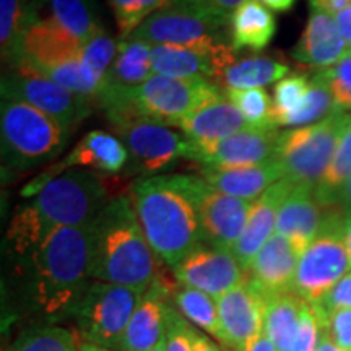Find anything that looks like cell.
Listing matches in <instances>:
<instances>
[{
	"label": "cell",
	"mask_w": 351,
	"mask_h": 351,
	"mask_svg": "<svg viewBox=\"0 0 351 351\" xmlns=\"http://www.w3.org/2000/svg\"><path fill=\"white\" fill-rule=\"evenodd\" d=\"M293 189H295V184L288 179H282V181L274 184L269 191L263 192L257 200L252 202V208L249 213L247 223H245L243 236L232 249V254L245 271L249 270L257 252L276 232L278 212Z\"/></svg>",
	"instance_id": "obj_23"
},
{
	"label": "cell",
	"mask_w": 351,
	"mask_h": 351,
	"mask_svg": "<svg viewBox=\"0 0 351 351\" xmlns=\"http://www.w3.org/2000/svg\"><path fill=\"white\" fill-rule=\"evenodd\" d=\"M130 38L140 39L152 46L171 44L204 51H219L231 46V21L210 15L181 0H173L168 7L148 16Z\"/></svg>",
	"instance_id": "obj_9"
},
{
	"label": "cell",
	"mask_w": 351,
	"mask_h": 351,
	"mask_svg": "<svg viewBox=\"0 0 351 351\" xmlns=\"http://www.w3.org/2000/svg\"><path fill=\"white\" fill-rule=\"evenodd\" d=\"M152 47V44L140 39H121L116 59L96 96V103L106 114L111 125L124 119L132 95L153 75Z\"/></svg>",
	"instance_id": "obj_14"
},
{
	"label": "cell",
	"mask_w": 351,
	"mask_h": 351,
	"mask_svg": "<svg viewBox=\"0 0 351 351\" xmlns=\"http://www.w3.org/2000/svg\"><path fill=\"white\" fill-rule=\"evenodd\" d=\"M343 221L345 218L341 219L339 215H327L319 234L300 258L293 293L309 304L322 301L337 282L351 270Z\"/></svg>",
	"instance_id": "obj_11"
},
{
	"label": "cell",
	"mask_w": 351,
	"mask_h": 351,
	"mask_svg": "<svg viewBox=\"0 0 351 351\" xmlns=\"http://www.w3.org/2000/svg\"><path fill=\"white\" fill-rule=\"evenodd\" d=\"M129 163V152L117 135L104 130H91L78 142L72 152L46 173L38 176L39 181H47L67 169H93L104 174L119 173Z\"/></svg>",
	"instance_id": "obj_21"
},
{
	"label": "cell",
	"mask_w": 351,
	"mask_h": 351,
	"mask_svg": "<svg viewBox=\"0 0 351 351\" xmlns=\"http://www.w3.org/2000/svg\"><path fill=\"white\" fill-rule=\"evenodd\" d=\"M314 307L315 314L320 320L328 322V315L337 309H351V271H348L343 278L337 282L326 298L317 304H311Z\"/></svg>",
	"instance_id": "obj_43"
},
{
	"label": "cell",
	"mask_w": 351,
	"mask_h": 351,
	"mask_svg": "<svg viewBox=\"0 0 351 351\" xmlns=\"http://www.w3.org/2000/svg\"><path fill=\"white\" fill-rule=\"evenodd\" d=\"M191 326L178 313L166 307V351H194Z\"/></svg>",
	"instance_id": "obj_44"
},
{
	"label": "cell",
	"mask_w": 351,
	"mask_h": 351,
	"mask_svg": "<svg viewBox=\"0 0 351 351\" xmlns=\"http://www.w3.org/2000/svg\"><path fill=\"white\" fill-rule=\"evenodd\" d=\"M200 176L223 194L254 202L285 179V171L275 158L269 163L243 168H200Z\"/></svg>",
	"instance_id": "obj_25"
},
{
	"label": "cell",
	"mask_w": 351,
	"mask_h": 351,
	"mask_svg": "<svg viewBox=\"0 0 351 351\" xmlns=\"http://www.w3.org/2000/svg\"><path fill=\"white\" fill-rule=\"evenodd\" d=\"M7 65L8 69L3 72L0 88L2 98L28 103L72 130L90 116L93 104L91 99L60 86L21 57H16Z\"/></svg>",
	"instance_id": "obj_12"
},
{
	"label": "cell",
	"mask_w": 351,
	"mask_h": 351,
	"mask_svg": "<svg viewBox=\"0 0 351 351\" xmlns=\"http://www.w3.org/2000/svg\"><path fill=\"white\" fill-rule=\"evenodd\" d=\"M351 176V117L346 122L343 134H341L339 147L332 158L328 169L315 186V197L322 207H332L340 202L341 191L345 182Z\"/></svg>",
	"instance_id": "obj_33"
},
{
	"label": "cell",
	"mask_w": 351,
	"mask_h": 351,
	"mask_svg": "<svg viewBox=\"0 0 351 351\" xmlns=\"http://www.w3.org/2000/svg\"><path fill=\"white\" fill-rule=\"evenodd\" d=\"M311 5L337 16L340 12H343L345 8L351 5V0H311Z\"/></svg>",
	"instance_id": "obj_47"
},
{
	"label": "cell",
	"mask_w": 351,
	"mask_h": 351,
	"mask_svg": "<svg viewBox=\"0 0 351 351\" xmlns=\"http://www.w3.org/2000/svg\"><path fill=\"white\" fill-rule=\"evenodd\" d=\"M289 67L271 57H247L231 64L217 85L226 86L228 90H251L262 88L270 83L280 82L288 75Z\"/></svg>",
	"instance_id": "obj_31"
},
{
	"label": "cell",
	"mask_w": 351,
	"mask_h": 351,
	"mask_svg": "<svg viewBox=\"0 0 351 351\" xmlns=\"http://www.w3.org/2000/svg\"><path fill=\"white\" fill-rule=\"evenodd\" d=\"M320 328H322V327H320ZM317 351H345V350H341L340 346H337L335 343H333V340L330 339V335H328L327 332L320 330Z\"/></svg>",
	"instance_id": "obj_52"
},
{
	"label": "cell",
	"mask_w": 351,
	"mask_h": 351,
	"mask_svg": "<svg viewBox=\"0 0 351 351\" xmlns=\"http://www.w3.org/2000/svg\"><path fill=\"white\" fill-rule=\"evenodd\" d=\"M258 2L263 3L269 10L274 12H288L291 10L293 5H295L296 0H258Z\"/></svg>",
	"instance_id": "obj_51"
},
{
	"label": "cell",
	"mask_w": 351,
	"mask_h": 351,
	"mask_svg": "<svg viewBox=\"0 0 351 351\" xmlns=\"http://www.w3.org/2000/svg\"><path fill=\"white\" fill-rule=\"evenodd\" d=\"M304 304L306 301L291 291L280 293L265 300L263 330L267 332L278 351H287L291 346L300 330Z\"/></svg>",
	"instance_id": "obj_30"
},
{
	"label": "cell",
	"mask_w": 351,
	"mask_h": 351,
	"mask_svg": "<svg viewBox=\"0 0 351 351\" xmlns=\"http://www.w3.org/2000/svg\"><path fill=\"white\" fill-rule=\"evenodd\" d=\"M217 301L221 327L219 343L236 351H245L263 328L265 296L245 280Z\"/></svg>",
	"instance_id": "obj_18"
},
{
	"label": "cell",
	"mask_w": 351,
	"mask_h": 351,
	"mask_svg": "<svg viewBox=\"0 0 351 351\" xmlns=\"http://www.w3.org/2000/svg\"><path fill=\"white\" fill-rule=\"evenodd\" d=\"M36 13L34 0H0V47L3 62L19 57L21 39Z\"/></svg>",
	"instance_id": "obj_32"
},
{
	"label": "cell",
	"mask_w": 351,
	"mask_h": 351,
	"mask_svg": "<svg viewBox=\"0 0 351 351\" xmlns=\"http://www.w3.org/2000/svg\"><path fill=\"white\" fill-rule=\"evenodd\" d=\"M309 85L311 80L304 73H293L276 82L274 93V119L276 127H282L288 117L304 106Z\"/></svg>",
	"instance_id": "obj_39"
},
{
	"label": "cell",
	"mask_w": 351,
	"mask_h": 351,
	"mask_svg": "<svg viewBox=\"0 0 351 351\" xmlns=\"http://www.w3.org/2000/svg\"><path fill=\"white\" fill-rule=\"evenodd\" d=\"M276 21L271 10L258 0H247L231 16V46L241 51L261 52L271 43Z\"/></svg>",
	"instance_id": "obj_29"
},
{
	"label": "cell",
	"mask_w": 351,
	"mask_h": 351,
	"mask_svg": "<svg viewBox=\"0 0 351 351\" xmlns=\"http://www.w3.org/2000/svg\"><path fill=\"white\" fill-rule=\"evenodd\" d=\"M350 54L335 16L311 5L302 36L293 49V59L314 69H330Z\"/></svg>",
	"instance_id": "obj_22"
},
{
	"label": "cell",
	"mask_w": 351,
	"mask_h": 351,
	"mask_svg": "<svg viewBox=\"0 0 351 351\" xmlns=\"http://www.w3.org/2000/svg\"><path fill=\"white\" fill-rule=\"evenodd\" d=\"M301 256L300 247L275 232L254 257L247 270V282H251L265 300L280 293L293 291Z\"/></svg>",
	"instance_id": "obj_20"
},
{
	"label": "cell",
	"mask_w": 351,
	"mask_h": 351,
	"mask_svg": "<svg viewBox=\"0 0 351 351\" xmlns=\"http://www.w3.org/2000/svg\"><path fill=\"white\" fill-rule=\"evenodd\" d=\"M119 43L121 41L109 36L108 33H103L82 46L80 60L83 70H85L88 82L95 88L96 96L99 93L108 70L111 69L114 59H116Z\"/></svg>",
	"instance_id": "obj_36"
},
{
	"label": "cell",
	"mask_w": 351,
	"mask_h": 351,
	"mask_svg": "<svg viewBox=\"0 0 351 351\" xmlns=\"http://www.w3.org/2000/svg\"><path fill=\"white\" fill-rule=\"evenodd\" d=\"M174 301L184 317L219 341L221 327H219L218 301L215 298L200 289L184 287L181 291L174 293Z\"/></svg>",
	"instance_id": "obj_34"
},
{
	"label": "cell",
	"mask_w": 351,
	"mask_h": 351,
	"mask_svg": "<svg viewBox=\"0 0 351 351\" xmlns=\"http://www.w3.org/2000/svg\"><path fill=\"white\" fill-rule=\"evenodd\" d=\"M251 208L252 202L223 194L200 176L197 189V212L204 243L232 251L243 236Z\"/></svg>",
	"instance_id": "obj_16"
},
{
	"label": "cell",
	"mask_w": 351,
	"mask_h": 351,
	"mask_svg": "<svg viewBox=\"0 0 351 351\" xmlns=\"http://www.w3.org/2000/svg\"><path fill=\"white\" fill-rule=\"evenodd\" d=\"M189 5L200 8V10L210 13V15L218 16V19L231 21L232 13L243 5L247 0H181Z\"/></svg>",
	"instance_id": "obj_46"
},
{
	"label": "cell",
	"mask_w": 351,
	"mask_h": 351,
	"mask_svg": "<svg viewBox=\"0 0 351 351\" xmlns=\"http://www.w3.org/2000/svg\"><path fill=\"white\" fill-rule=\"evenodd\" d=\"M320 330L322 328H320L317 314H315L314 307L306 301L302 307L300 330L287 351H317Z\"/></svg>",
	"instance_id": "obj_42"
},
{
	"label": "cell",
	"mask_w": 351,
	"mask_h": 351,
	"mask_svg": "<svg viewBox=\"0 0 351 351\" xmlns=\"http://www.w3.org/2000/svg\"><path fill=\"white\" fill-rule=\"evenodd\" d=\"M116 19L121 39H129L132 33L153 13L168 7L173 0H109Z\"/></svg>",
	"instance_id": "obj_40"
},
{
	"label": "cell",
	"mask_w": 351,
	"mask_h": 351,
	"mask_svg": "<svg viewBox=\"0 0 351 351\" xmlns=\"http://www.w3.org/2000/svg\"><path fill=\"white\" fill-rule=\"evenodd\" d=\"M191 340L192 346H194V351H223L219 346L208 339V337H204L200 332H197L195 328L191 327Z\"/></svg>",
	"instance_id": "obj_49"
},
{
	"label": "cell",
	"mask_w": 351,
	"mask_h": 351,
	"mask_svg": "<svg viewBox=\"0 0 351 351\" xmlns=\"http://www.w3.org/2000/svg\"><path fill=\"white\" fill-rule=\"evenodd\" d=\"M350 117L346 111H337L317 124L282 132L275 158L282 165L285 179L295 186H317L332 163Z\"/></svg>",
	"instance_id": "obj_7"
},
{
	"label": "cell",
	"mask_w": 351,
	"mask_h": 351,
	"mask_svg": "<svg viewBox=\"0 0 351 351\" xmlns=\"http://www.w3.org/2000/svg\"><path fill=\"white\" fill-rule=\"evenodd\" d=\"M199 184L200 176L160 174L140 178L132 186L130 199L145 238L171 269L204 241L197 212Z\"/></svg>",
	"instance_id": "obj_2"
},
{
	"label": "cell",
	"mask_w": 351,
	"mask_h": 351,
	"mask_svg": "<svg viewBox=\"0 0 351 351\" xmlns=\"http://www.w3.org/2000/svg\"><path fill=\"white\" fill-rule=\"evenodd\" d=\"M25 256L33 295L43 309L73 311L91 280V225L57 228Z\"/></svg>",
	"instance_id": "obj_4"
},
{
	"label": "cell",
	"mask_w": 351,
	"mask_h": 351,
	"mask_svg": "<svg viewBox=\"0 0 351 351\" xmlns=\"http://www.w3.org/2000/svg\"><path fill=\"white\" fill-rule=\"evenodd\" d=\"M2 161L20 171L56 160L69 145L72 129L28 103L2 98Z\"/></svg>",
	"instance_id": "obj_5"
},
{
	"label": "cell",
	"mask_w": 351,
	"mask_h": 351,
	"mask_svg": "<svg viewBox=\"0 0 351 351\" xmlns=\"http://www.w3.org/2000/svg\"><path fill=\"white\" fill-rule=\"evenodd\" d=\"M340 202H343L345 207H348L351 210V176L348 178V181L345 182L343 191H341Z\"/></svg>",
	"instance_id": "obj_54"
},
{
	"label": "cell",
	"mask_w": 351,
	"mask_h": 351,
	"mask_svg": "<svg viewBox=\"0 0 351 351\" xmlns=\"http://www.w3.org/2000/svg\"><path fill=\"white\" fill-rule=\"evenodd\" d=\"M91 280L147 293L158 276V257L148 244L134 202L119 195L91 223Z\"/></svg>",
	"instance_id": "obj_3"
},
{
	"label": "cell",
	"mask_w": 351,
	"mask_h": 351,
	"mask_svg": "<svg viewBox=\"0 0 351 351\" xmlns=\"http://www.w3.org/2000/svg\"><path fill=\"white\" fill-rule=\"evenodd\" d=\"M166 337V306L148 289L122 335L119 351H150Z\"/></svg>",
	"instance_id": "obj_28"
},
{
	"label": "cell",
	"mask_w": 351,
	"mask_h": 351,
	"mask_svg": "<svg viewBox=\"0 0 351 351\" xmlns=\"http://www.w3.org/2000/svg\"><path fill=\"white\" fill-rule=\"evenodd\" d=\"M278 129H247L213 143L192 142L191 161L200 168H243L275 160L280 140Z\"/></svg>",
	"instance_id": "obj_15"
},
{
	"label": "cell",
	"mask_w": 351,
	"mask_h": 351,
	"mask_svg": "<svg viewBox=\"0 0 351 351\" xmlns=\"http://www.w3.org/2000/svg\"><path fill=\"white\" fill-rule=\"evenodd\" d=\"M226 98L238 108L252 129H278L274 119V101L263 88L228 90Z\"/></svg>",
	"instance_id": "obj_37"
},
{
	"label": "cell",
	"mask_w": 351,
	"mask_h": 351,
	"mask_svg": "<svg viewBox=\"0 0 351 351\" xmlns=\"http://www.w3.org/2000/svg\"><path fill=\"white\" fill-rule=\"evenodd\" d=\"M80 343L69 328L47 326L28 330L7 351H78Z\"/></svg>",
	"instance_id": "obj_38"
},
{
	"label": "cell",
	"mask_w": 351,
	"mask_h": 351,
	"mask_svg": "<svg viewBox=\"0 0 351 351\" xmlns=\"http://www.w3.org/2000/svg\"><path fill=\"white\" fill-rule=\"evenodd\" d=\"M232 47L204 51L194 47L155 44L152 47V72L169 78H207L218 83L223 72L236 62Z\"/></svg>",
	"instance_id": "obj_19"
},
{
	"label": "cell",
	"mask_w": 351,
	"mask_h": 351,
	"mask_svg": "<svg viewBox=\"0 0 351 351\" xmlns=\"http://www.w3.org/2000/svg\"><path fill=\"white\" fill-rule=\"evenodd\" d=\"M343 231H345V243H346V249H348V256H350V262H351V210L350 213L345 217L343 221Z\"/></svg>",
	"instance_id": "obj_53"
},
{
	"label": "cell",
	"mask_w": 351,
	"mask_h": 351,
	"mask_svg": "<svg viewBox=\"0 0 351 351\" xmlns=\"http://www.w3.org/2000/svg\"><path fill=\"white\" fill-rule=\"evenodd\" d=\"M337 111H340V109L337 108L327 78L324 75L322 70H320V72L311 78L309 93L306 96L304 106L296 114H293L291 117H288L282 127L298 129V127L317 124V122L327 119L328 116H332Z\"/></svg>",
	"instance_id": "obj_35"
},
{
	"label": "cell",
	"mask_w": 351,
	"mask_h": 351,
	"mask_svg": "<svg viewBox=\"0 0 351 351\" xmlns=\"http://www.w3.org/2000/svg\"><path fill=\"white\" fill-rule=\"evenodd\" d=\"M195 143H213L247 129V122L226 96L205 104L178 125Z\"/></svg>",
	"instance_id": "obj_26"
},
{
	"label": "cell",
	"mask_w": 351,
	"mask_h": 351,
	"mask_svg": "<svg viewBox=\"0 0 351 351\" xmlns=\"http://www.w3.org/2000/svg\"><path fill=\"white\" fill-rule=\"evenodd\" d=\"M78 351H114L109 348H104V346L95 345V343H88V341H82L80 343V350Z\"/></svg>",
	"instance_id": "obj_55"
},
{
	"label": "cell",
	"mask_w": 351,
	"mask_h": 351,
	"mask_svg": "<svg viewBox=\"0 0 351 351\" xmlns=\"http://www.w3.org/2000/svg\"><path fill=\"white\" fill-rule=\"evenodd\" d=\"M328 86H330L333 101L340 111L351 109V52L339 64L322 70Z\"/></svg>",
	"instance_id": "obj_41"
},
{
	"label": "cell",
	"mask_w": 351,
	"mask_h": 351,
	"mask_svg": "<svg viewBox=\"0 0 351 351\" xmlns=\"http://www.w3.org/2000/svg\"><path fill=\"white\" fill-rule=\"evenodd\" d=\"M322 223V205L315 197V187L298 184L280 208L276 232L304 252L319 234Z\"/></svg>",
	"instance_id": "obj_24"
},
{
	"label": "cell",
	"mask_w": 351,
	"mask_h": 351,
	"mask_svg": "<svg viewBox=\"0 0 351 351\" xmlns=\"http://www.w3.org/2000/svg\"><path fill=\"white\" fill-rule=\"evenodd\" d=\"M80 51V43L57 28L51 20L39 15L36 8L21 39L19 57L60 86L96 101L95 88L83 70Z\"/></svg>",
	"instance_id": "obj_6"
},
{
	"label": "cell",
	"mask_w": 351,
	"mask_h": 351,
	"mask_svg": "<svg viewBox=\"0 0 351 351\" xmlns=\"http://www.w3.org/2000/svg\"><path fill=\"white\" fill-rule=\"evenodd\" d=\"M111 192L108 176L93 169H67L47 181L34 178L21 192L32 202L16 208L8 243L25 256L57 228L91 225L112 200Z\"/></svg>",
	"instance_id": "obj_1"
},
{
	"label": "cell",
	"mask_w": 351,
	"mask_h": 351,
	"mask_svg": "<svg viewBox=\"0 0 351 351\" xmlns=\"http://www.w3.org/2000/svg\"><path fill=\"white\" fill-rule=\"evenodd\" d=\"M245 351H278V350H276V346L274 341H271L270 337L267 335V332L262 328L256 339L252 340V343L245 348Z\"/></svg>",
	"instance_id": "obj_50"
},
{
	"label": "cell",
	"mask_w": 351,
	"mask_h": 351,
	"mask_svg": "<svg viewBox=\"0 0 351 351\" xmlns=\"http://www.w3.org/2000/svg\"><path fill=\"white\" fill-rule=\"evenodd\" d=\"M173 270L184 287L200 289L215 300L245 282V270L232 251L213 245L200 244Z\"/></svg>",
	"instance_id": "obj_17"
},
{
	"label": "cell",
	"mask_w": 351,
	"mask_h": 351,
	"mask_svg": "<svg viewBox=\"0 0 351 351\" xmlns=\"http://www.w3.org/2000/svg\"><path fill=\"white\" fill-rule=\"evenodd\" d=\"M112 129L129 152V174L150 178L179 160H191L192 140L161 122L130 119L114 124Z\"/></svg>",
	"instance_id": "obj_13"
},
{
	"label": "cell",
	"mask_w": 351,
	"mask_h": 351,
	"mask_svg": "<svg viewBox=\"0 0 351 351\" xmlns=\"http://www.w3.org/2000/svg\"><path fill=\"white\" fill-rule=\"evenodd\" d=\"M337 25H339L341 36H343L346 46H348V51L351 52V5L345 8L343 12H340L339 15L335 16Z\"/></svg>",
	"instance_id": "obj_48"
},
{
	"label": "cell",
	"mask_w": 351,
	"mask_h": 351,
	"mask_svg": "<svg viewBox=\"0 0 351 351\" xmlns=\"http://www.w3.org/2000/svg\"><path fill=\"white\" fill-rule=\"evenodd\" d=\"M330 339L341 350L351 351V309H337L328 315Z\"/></svg>",
	"instance_id": "obj_45"
},
{
	"label": "cell",
	"mask_w": 351,
	"mask_h": 351,
	"mask_svg": "<svg viewBox=\"0 0 351 351\" xmlns=\"http://www.w3.org/2000/svg\"><path fill=\"white\" fill-rule=\"evenodd\" d=\"M150 351H166V337L155 346V348H152Z\"/></svg>",
	"instance_id": "obj_56"
},
{
	"label": "cell",
	"mask_w": 351,
	"mask_h": 351,
	"mask_svg": "<svg viewBox=\"0 0 351 351\" xmlns=\"http://www.w3.org/2000/svg\"><path fill=\"white\" fill-rule=\"evenodd\" d=\"M3 351H7V350H3Z\"/></svg>",
	"instance_id": "obj_57"
},
{
	"label": "cell",
	"mask_w": 351,
	"mask_h": 351,
	"mask_svg": "<svg viewBox=\"0 0 351 351\" xmlns=\"http://www.w3.org/2000/svg\"><path fill=\"white\" fill-rule=\"evenodd\" d=\"M145 293L121 285L88 283L72 313L83 340L109 350H119L122 335Z\"/></svg>",
	"instance_id": "obj_10"
},
{
	"label": "cell",
	"mask_w": 351,
	"mask_h": 351,
	"mask_svg": "<svg viewBox=\"0 0 351 351\" xmlns=\"http://www.w3.org/2000/svg\"><path fill=\"white\" fill-rule=\"evenodd\" d=\"M221 96L217 83L207 78H169L153 73L132 95L125 117L119 122L148 119L166 125H179L195 109Z\"/></svg>",
	"instance_id": "obj_8"
},
{
	"label": "cell",
	"mask_w": 351,
	"mask_h": 351,
	"mask_svg": "<svg viewBox=\"0 0 351 351\" xmlns=\"http://www.w3.org/2000/svg\"><path fill=\"white\" fill-rule=\"evenodd\" d=\"M38 7L46 8L44 19L82 44L106 33L96 0H39Z\"/></svg>",
	"instance_id": "obj_27"
}]
</instances>
